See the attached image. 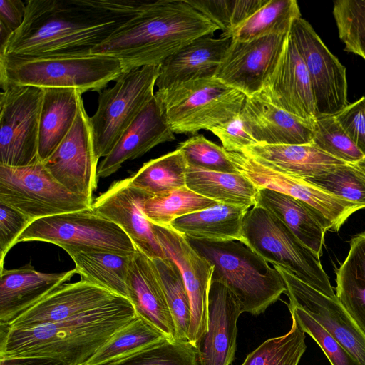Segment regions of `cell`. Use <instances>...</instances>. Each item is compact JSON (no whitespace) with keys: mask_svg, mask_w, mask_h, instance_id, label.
Returning a JSON list of instances; mask_svg holds the SVG:
<instances>
[{"mask_svg":"<svg viewBox=\"0 0 365 365\" xmlns=\"http://www.w3.org/2000/svg\"><path fill=\"white\" fill-rule=\"evenodd\" d=\"M227 155L237 170L259 189L286 194L307 205L327 231H339L352 214L365 209L317 187L303 178L271 168L242 153L227 151Z\"/></svg>","mask_w":365,"mask_h":365,"instance_id":"12","label":"cell"},{"mask_svg":"<svg viewBox=\"0 0 365 365\" xmlns=\"http://www.w3.org/2000/svg\"><path fill=\"white\" fill-rule=\"evenodd\" d=\"M0 94V165L23 167L39 161V118L43 90L5 85Z\"/></svg>","mask_w":365,"mask_h":365,"instance_id":"11","label":"cell"},{"mask_svg":"<svg viewBox=\"0 0 365 365\" xmlns=\"http://www.w3.org/2000/svg\"><path fill=\"white\" fill-rule=\"evenodd\" d=\"M123 73L115 58L80 56L0 55V85L73 88L100 92Z\"/></svg>","mask_w":365,"mask_h":365,"instance_id":"5","label":"cell"},{"mask_svg":"<svg viewBox=\"0 0 365 365\" xmlns=\"http://www.w3.org/2000/svg\"><path fill=\"white\" fill-rule=\"evenodd\" d=\"M255 205L278 218L320 258L327 230L307 205L286 194L260 188Z\"/></svg>","mask_w":365,"mask_h":365,"instance_id":"29","label":"cell"},{"mask_svg":"<svg viewBox=\"0 0 365 365\" xmlns=\"http://www.w3.org/2000/svg\"><path fill=\"white\" fill-rule=\"evenodd\" d=\"M152 225L166 257L175 263L182 274L191 309L187 340L196 346L207 329L209 290L213 266L182 234L170 227L153 223Z\"/></svg>","mask_w":365,"mask_h":365,"instance_id":"16","label":"cell"},{"mask_svg":"<svg viewBox=\"0 0 365 365\" xmlns=\"http://www.w3.org/2000/svg\"><path fill=\"white\" fill-rule=\"evenodd\" d=\"M167 339L155 327L137 315L119 329L83 365H104Z\"/></svg>","mask_w":365,"mask_h":365,"instance_id":"35","label":"cell"},{"mask_svg":"<svg viewBox=\"0 0 365 365\" xmlns=\"http://www.w3.org/2000/svg\"><path fill=\"white\" fill-rule=\"evenodd\" d=\"M26 14V4L21 0L0 1V24L15 32L22 25Z\"/></svg>","mask_w":365,"mask_h":365,"instance_id":"50","label":"cell"},{"mask_svg":"<svg viewBox=\"0 0 365 365\" xmlns=\"http://www.w3.org/2000/svg\"><path fill=\"white\" fill-rule=\"evenodd\" d=\"M231 38L205 36L192 41L159 66L158 90L215 77Z\"/></svg>","mask_w":365,"mask_h":365,"instance_id":"26","label":"cell"},{"mask_svg":"<svg viewBox=\"0 0 365 365\" xmlns=\"http://www.w3.org/2000/svg\"><path fill=\"white\" fill-rule=\"evenodd\" d=\"M136 317L131 302L118 295L96 309L58 322L24 329L0 324V356L43 357L66 365H83Z\"/></svg>","mask_w":365,"mask_h":365,"instance_id":"3","label":"cell"},{"mask_svg":"<svg viewBox=\"0 0 365 365\" xmlns=\"http://www.w3.org/2000/svg\"><path fill=\"white\" fill-rule=\"evenodd\" d=\"M334 116L365 155V96L349 103Z\"/></svg>","mask_w":365,"mask_h":365,"instance_id":"48","label":"cell"},{"mask_svg":"<svg viewBox=\"0 0 365 365\" xmlns=\"http://www.w3.org/2000/svg\"><path fill=\"white\" fill-rule=\"evenodd\" d=\"M299 327L319 345L331 365H359L354 357L304 310L288 307Z\"/></svg>","mask_w":365,"mask_h":365,"instance_id":"46","label":"cell"},{"mask_svg":"<svg viewBox=\"0 0 365 365\" xmlns=\"http://www.w3.org/2000/svg\"><path fill=\"white\" fill-rule=\"evenodd\" d=\"M231 38L234 31L268 0H186Z\"/></svg>","mask_w":365,"mask_h":365,"instance_id":"40","label":"cell"},{"mask_svg":"<svg viewBox=\"0 0 365 365\" xmlns=\"http://www.w3.org/2000/svg\"><path fill=\"white\" fill-rule=\"evenodd\" d=\"M186 187L218 203L249 210L255 206L259 188L240 173L204 170L187 164Z\"/></svg>","mask_w":365,"mask_h":365,"instance_id":"31","label":"cell"},{"mask_svg":"<svg viewBox=\"0 0 365 365\" xmlns=\"http://www.w3.org/2000/svg\"><path fill=\"white\" fill-rule=\"evenodd\" d=\"M218 204L201 196L186 186L148 197L143 203V212L149 222L170 227L174 220Z\"/></svg>","mask_w":365,"mask_h":365,"instance_id":"37","label":"cell"},{"mask_svg":"<svg viewBox=\"0 0 365 365\" xmlns=\"http://www.w3.org/2000/svg\"><path fill=\"white\" fill-rule=\"evenodd\" d=\"M333 15L344 51L365 60V0L334 1Z\"/></svg>","mask_w":365,"mask_h":365,"instance_id":"43","label":"cell"},{"mask_svg":"<svg viewBox=\"0 0 365 365\" xmlns=\"http://www.w3.org/2000/svg\"><path fill=\"white\" fill-rule=\"evenodd\" d=\"M155 96L175 134H196L239 115L246 96L215 77L190 81Z\"/></svg>","mask_w":365,"mask_h":365,"instance_id":"6","label":"cell"},{"mask_svg":"<svg viewBox=\"0 0 365 365\" xmlns=\"http://www.w3.org/2000/svg\"><path fill=\"white\" fill-rule=\"evenodd\" d=\"M62 248L73 260L76 274L81 279L128 298L126 279L132 255L71 246Z\"/></svg>","mask_w":365,"mask_h":365,"instance_id":"32","label":"cell"},{"mask_svg":"<svg viewBox=\"0 0 365 365\" xmlns=\"http://www.w3.org/2000/svg\"><path fill=\"white\" fill-rule=\"evenodd\" d=\"M128 298L140 316L170 340L175 328L156 268L150 258L136 249L130 256L126 279Z\"/></svg>","mask_w":365,"mask_h":365,"instance_id":"24","label":"cell"},{"mask_svg":"<svg viewBox=\"0 0 365 365\" xmlns=\"http://www.w3.org/2000/svg\"><path fill=\"white\" fill-rule=\"evenodd\" d=\"M259 92L276 106L314 125L317 111L312 83L289 34L275 68Z\"/></svg>","mask_w":365,"mask_h":365,"instance_id":"19","label":"cell"},{"mask_svg":"<svg viewBox=\"0 0 365 365\" xmlns=\"http://www.w3.org/2000/svg\"><path fill=\"white\" fill-rule=\"evenodd\" d=\"M104 365H199L196 347L188 341L164 339Z\"/></svg>","mask_w":365,"mask_h":365,"instance_id":"42","label":"cell"},{"mask_svg":"<svg viewBox=\"0 0 365 365\" xmlns=\"http://www.w3.org/2000/svg\"><path fill=\"white\" fill-rule=\"evenodd\" d=\"M150 195L131 185L130 178L116 181L93 202V211L118 225L137 249L150 259L167 258L143 212Z\"/></svg>","mask_w":365,"mask_h":365,"instance_id":"18","label":"cell"},{"mask_svg":"<svg viewBox=\"0 0 365 365\" xmlns=\"http://www.w3.org/2000/svg\"><path fill=\"white\" fill-rule=\"evenodd\" d=\"M0 365H66L60 361L43 357L0 356Z\"/></svg>","mask_w":365,"mask_h":365,"instance_id":"51","label":"cell"},{"mask_svg":"<svg viewBox=\"0 0 365 365\" xmlns=\"http://www.w3.org/2000/svg\"><path fill=\"white\" fill-rule=\"evenodd\" d=\"M241 305L229 288L211 278L206 332L196 344L199 365H230L237 346Z\"/></svg>","mask_w":365,"mask_h":365,"instance_id":"20","label":"cell"},{"mask_svg":"<svg viewBox=\"0 0 365 365\" xmlns=\"http://www.w3.org/2000/svg\"><path fill=\"white\" fill-rule=\"evenodd\" d=\"M39 118L38 159L44 162L72 128L83 93L73 88H45Z\"/></svg>","mask_w":365,"mask_h":365,"instance_id":"28","label":"cell"},{"mask_svg":"<svg viewBox=\"0 0 365 365\" xmlns=\"http://www.w3.org/2000/svg\"><path fill=\"white\" fill-rule=\"evenodd\" d=\"M291 317L292 323L287 334L264 341L247 354L241 365H298L307 349L305 333Z\"/></svg>","mask_w":365,"mask_h":365,"instance_id":"39","label":"cell"},{"mask_svg":"<svg viewBox=\"0 0 365 365\" xmlns=\"http://www.w3.org/2000/svg\"><path fill=\"white\" fill-rule=\"evenodd\" d=\"M145 1L134 0H29L21 27L0 55L80 56L109 38Z\"/></svg>","mask_w":365,"mask_h":365,"instance_id":"1","label":"cell"},{"mask_svg":"<svg viewBox=\"0 0 365 365\" xmlns=\"http://www.w3.org/2000/svg\"><path fill=\"white\" fill-rule=\"evenodd\" d=\"M288 35L231 39L215 77L246 96L258 93L275 68Z\"/></svg>","mask_w":365,"mask_h":365,"instance_id":"17","label":"cell"},{"mask_svg":"<svg viewBox=\"0 0 365 365\" xmlns=\"http://www.w3.org/2000/svg\"><path fill=\"white\" fill-rule=\"evenodd\" d=\"M116 296L84 279L63 283L6 325L24 329L58 322L96 309Z\"/></svg>","mask_w":365,"mask_h":365,"instance_id":"21","label":"cell"},{"mask_svg":"<svg viewBox=\"0 0 365 365\" xmlns=\"http://www.w3.org/2000/svg\"><path fill=\"white\" fill-rule=\"evenodd\" d=\"M240 115L257 143L302 145L313 141L314 125L276 106L261 92L246 96Z\"/></svg>","mask_w":365,"mask_h":365,"instance_id":"22","label":"cell"},{"mask_svg":"<svg viewBox=\"0 0 365 365\" xmlns=\"http://www.w3.org/2000/svg\"><path fill=\"white\" fill-rule=\"evenodd\" d=\"M31 222L24 213L0 202V270L4 268L6 255L16 245L20 234Z\"/></svg>","mask_w":365,"mask_h":365,"instance_id":"47","label":"cell"},{"mask_svg":"<svg viewBox=\"0 0 365 365\" xmlns=\"http://www.w3.org/2000/svg\"><path fill=\"white\" fill-rule=\"evenodd\" d=\"M280 274L289 297L288 307L304 310L356 361L365 365V332L336 298H331L297 278L284 267L272 264Z\"/></svg>","mask_w":365,"mask_h":365,"instance_id":"15","label":"cell"},{"mask_svg":"<svg viewBox=\"0 0 365 365\" xmlns=\"http://www.w3.org/2000/svg\"><path fill=\"white\" fill-rule=\"evenodd\" d=\"M300 17L297 1L268 0L234 31L231 39L247 41L267 36H287L294 21Z\"/></svg>","mask_w":365,"mask_h":365,"instance_id":"34","label":"cell"},{"mask_svg":"<svg viewBox=\"0 0 365 365\" xmlns=\"http://www.w3.org/2000/svg\"><path fill=\"white\" fill-rule=\"evenodd\" d=\"M187 240L212 264V278L229 288L243 312L259 315L285 293L278 271L243 242Z\"/></svg>","mask_w":365,"mask_h":365,"instance_id":"4","label":"cell"},{"mask_svg":"<svg viewBox=\"0 0 365 365\" xmlns=\"http://www.w3.org/2000/svg\"><path fill=\"white\" fill-rule=\"evenodd\" d=\"M241 153L271 168L303 178L320 175L348 163L325 153L313 143L302 145L258 143L245 148Z\"/></svg>","mask_w":365,"mask_h":365,"instance_id":"27","label":"cell"},{"mask_svg":"<svg viewBox=\"0 0 365 365\" xmlns=\"http://www.w3.org/2000/svg\"><path fill=\"white\" fill-rule=\"evenodd\" d=\"M312 143L319 149L346 163L365 160V155L351 140L334 116L316 118Z\"/></svg>","mask_w":365,"mask_h":365,"instance_id":"44","label":"cell"},{"mask_svg":"<svg viewBox=\"0 0 365 365\" xmlns=\"http://www.w3.org/2000/svg\"><path fill=\"white\" fill-rule=\"evenodd\" d=\"M210 131L218 137L227 152L241 153L245 148L258 144L246 130L240 115Z\"/></svg>","mask_w":365,"mask_h":365,"instance_id":"49","label":"cell"},{"mask_svg":"<svg viewBox=\"0 0 365 365\" xmlns=\"http://www.w3.org/2000/svg\"><path fill=\"white\" fill-rule=\"evenodd\" d=\"M175 139V133L154 96L125 130L111 152L98 164V178L108 177L126 160L140 158L156 145Z\"/></svg>","mask_w":365,"mask_h":365,"instance_id":"23","label":"cell"},{"mask_svg":"<svg viewBox=\"0 0 365 365\" xmlns=\"http://www.w3.org/2000/svg\"><path fill=\"white\" fill-rule=\"evenodd\" d=\"M336 282L337 299L365 332V231L351 238Z\"/></svg>","mask_w":365,"mask_h":365,"instance_id":"33","label":"cell"},{"mask_svg":"<svg viewBox=\"0 0 365 365\" xmlns=\"http://www.w3.org/2000/svg\"><path fill=\"white\" fill-rule=\"evenodd\" d=\"M76 274L43 273L31 264L0 270V324H9Z\"/></svg>","mask_w":365,"mask_h":365,"instance_id":"25","label":"cell"},{"mask_svg":"<svg viewBox=\"0 0 365 365\" xmlns=\"http://www.w3.org/2000/svg\"><path fill=\"white\" fill-rule=\"evenodd\" d=\"M304 179L329 193L365 207V160Z\"/></svg>","mask_w":365,"mask_h":365,"instance_id":"41","label":"cell"},{"mask_svg":"<svg viewBox=\"0 0 365 365\" xmlns=\"http://www.w3.org/2000/svg\"><path fill=\"white\" fill-rule=\"evenodd\" d=\"M189 165L207 170L235 173L238 171L227 155L223 147L195 135L180 143L178 147Z\"/></svg>","mask_w":365,"mask_h":365,"instance_id":"45","label":"cell"},{"mask_svg":"<svg viewBox=\"0 0 365 365\" xmlns=\"http://www.w3.org/2000/svg\"><path fill=\"white\" fill-rule=\"evenodd\" d=\"M0 202L20 211L32 221L92 206L60 184L40 160L23 167L0 165Z\"/></svg>","mask_w":365,"mask_h":365,"instance_id":"9","label":"cell"},{"mask_svg":"<svg viewBox=\"0 0 365 365\" xmlns=\"http://www.w3.org/2000/svg\"><path fill=\"white\" fill-rule=\"evenodd\" d=\"M187 160L180 150L145 163L133 176L132 185L150 196L186 186Z\"/></svg>","mask_w":365,"mask_h":365,"instance_id":"36","label":"cell"},{"mask_svg":"<svg viewBox=\"0 0 365 365\" xmlns=\"http://www.w3.org/2000/svg\"><path fill=\"white\" fill-rule=\"evenodd\" d=\"M289 35L309 73L317 118L336 115L349 104L346 68L302 17L294 21Z\"/></svg>","mask_w":365,"mask_h":365,"instance_id":"13","label":"cell"},{"mask_svg":"<svg viewBox=\"0 0 365 365\" xmlns=\"http://www.w3.org/2000/svg\"><path fill=\"white\" fill-rule=\"evenodd\" d=\"M242 242L268 263L284 267L317 291L336 298L320 258L267 210L255 205L246 212Z\"/></svg>","mask_w":365,"mask_h":365,"instance_id":"7","label":"cell"},{"mask_svg":"<svg viewBox=\"0 0 365 365\" xmlns=\"http://www.w3.org/2000/svg\"><path fill=\"white\" fill-rule=\"evenodd\" d=\"M41 241L61 248L105 250L128 255L136 247L128 235L118 225L95 213L92 208L60 214L32 221L20 234L16 244Z\"/></svg>","mask_w":365,"mask_h":365,"instance_id":"10","label":"cell"},{"mask_svg":"<svg viewBox=\"0 0 365 365\" xmlns=\"http://www.w3.org/2000/svg\"><path fill=\"white\" fill-rule=\"evenodd\" d=\"M159 66H147L123 73L114 86L98 92V108L90 117L95 152L105 158L154 98Z\"/></svg>","mask_w":365,"mask_h":365,"instance_id":"8","label":"cell"},{"mask_svg":"<svg viewBox=\"0 0 365 365\" xmlns=\"http://www.w3.org/2000/svg\"><path fill=\"white\" fill-rule=\"evenodd\" d=\"M151 259L156 268L173 319L176 340L188 341L190 302L180 269L168 257Z\"/></svg>","mask_w":365,"mask_h":365,"instance_id":"38","label":"cell"},{"mask_svg":"<svg viewBox=\"0 0 365 365\" xmlns=\"http://www.w3.org/2000/svg\"><path fill=\"white\" fill-rule=\"evenodd\" d=\"M244 207L218 203L211 207L180 217L170 227L192 240L222 242L242 241Z\"/></svg>","mask_w":365,"mask_h":365,"instance_id":"30","label":"cell"},{"mask_svg":"<svg viewBox=\"0 0 365 365\" xmlns=\"http://www.w3.org/2000/svg\"><path fill=\"white\" fill-rule=\"evenodd\" d=\"M90 117L81 101L77 117L53 153L43 163L52 176L71 192L93 204L98 186V162Z\"/></svg>","mask_w":365,"mask_h":365,"instance_id":"14","label":"cell"},{"mask_svg":"<svg viewBox=\"0 0 365 365\" xmlns=\"http://www.w3.org/2000/svg\"><path fill=\"white\" fill-rule=\"evenodd\" d=\"M217 30L186 0L145 1L138 14L95 47L92 53L117 58L125 73L160 66L192 41L212 36Z\"/></svg>","mask_w":365,"mask_h":365,"instance_id":"2","label":"cell"}]
</instances>
